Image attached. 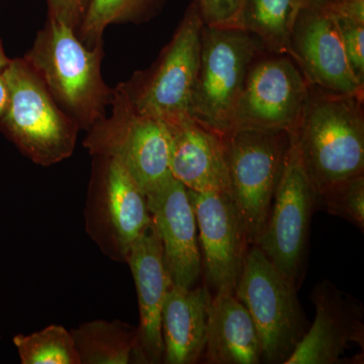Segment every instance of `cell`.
Wrapping results in <instances>:
<instances>
[{"label":"cell","instance_id":"6da1fadb","mask_svg":"<svg viewBox=\"0 0 364 364\" xmlns=\"http://www.w3.org/2000/svg\"><path fill=\"white\" fill-rule=\"evenodd\" d=\"M296 134L317 196L364 176L363 95L333 92L310 85Z\"/></svg>","mask_w":364,"mask_h":364},{"label":"cell","instance_id":"7a4b0ae2","mask_svg":"<svg viewBox=\"0 0 364 364\" xmlns=\"http://www.w3.org/2000/svg\"><path fill=\"white\" fill-rule=\"evenodd\" d=\"M102 44L88 49L71 26L49 18L25 59L60 109L88 131L105 117L112 90L102 76Z\"/></svg>","mask_w":364,"mask_h":364},{"label":"cell","instance_id":"3957f363","mask_svg":"<svg viewBox=\"0 0 364 364\" xmlns=\"http://www.w3.org/2000/svg\"><path fill=\"white\" fill-rule=\"evenodd\" d=\"M9 88V105L0 131L25 156L51 166L73 154L77 124L53 100L25 58L11 60L2 72Z\"/></svg>","mask_w":364,"mask_h":364},{"label":"cell","instance_id":"277c9868","mask_svg":"<svg viewBox=\"0 0 364 364\" xmlns=\"http://www.w3.org/2000/svg\"><path fill=\"white\" fill-rule=\"evenodd\" d=\"M265 52L259 39L241 28L203 23L200 68L189 116L228 136L236 130V111L249 69Z\"/></svg>","mask_w":364,"mask_h":364},{"label":"cell","instance_id":"5b68a950","mask_svg":"<svg viewBox=\"0 0 364 364\" xmlns=\"http://www.w3.org/2000/svg\"><path fill=\"white\" fill-rule=\"evenodd\" d=\"M235 296L256 326L262 363L286 364L310 328L298 289L257 246H251Z\"/></svg>","mask_w":364,"mask_h":364},{"label":"cell","instance_id":"8992f818","mask_svg":"<svg viewBox=\"0 0 364 364\" xmlns=\"http://www.w3.org/2000/svg\"><path fill=\"white\" fill-rule=\"evenodd\" d=\"M112 114L88 130L83 146L91 156L114 158L144 193L172 176L169 136L161 119L136 111L124 83L112 90Z\"/></svg>","mask_w":364,"mask_h":364},{"label":"cell","instance_id":"52a82bcc","mask_svg":"<svg viewBox=\"0 0 364 364\" xmlns=\"http://www.w3.org/2000/svg\"><path fill=\"white\" fill-rule=\"evenodd\" d=\"M85 231L107 258L126 263L132 245L152 225L145 193L117 159L93 156Z\"/></svg>","mask_w":364,"mask_h":364},{"label":"cell","instance_id":"ba28073f","mask_svg":"<svg viewBox=\"0 0 364 364\" xmlns=\"http://www.w3.org/2000/svg\"><path fill=\"white\" fill-rule=\"evenodd\" d=\"M230 196L257 244L279 186L291 133L240 129L226 136Z\"/></svg>","mask_w":364,"mask_h":364},{"label":"cell","instance_id":"9c48e42d","mask_svg":"<svg viewBox=\"0 0 364 364\" xmlns=\"http://www.w3.org/2000/svg\"><path fill=\"white\" fill-rule=\"evenodd\" d=\"M317 208V193L306 173L294 132L269 214L254 246L298 289L305 277L309 231Z\"/></svg>","mask_w":364,"mask_h":364},{"label":"cell","instance_id":"30bf717a","mask_svg":"<svg viewBox=\"0 0 364 364\" xmlns=\"http://www.w3.org/2000/svg\"><path fill=\"white\" fill-rule=\"evenodd\" d=\"M203 26L200 7L193 0L156 65L136 75L133 82L124 83L136 111L163 121L189 116L200 68Z\"/></svg>","mask_w":364,"mask_h":364},{"label":"cell","instance_id":"8fae6325","mask_svg":"<svg viewBox=\"0 0 364 364\" xmlns=\"http://www.w3.org/2000/svg\"><path fill=\"white\" fill-rule=\"evenodd\" d=\"M265 52L249 69L237 105L236 130L294 133L305 112L310 83L291 57L273 53L265 57Z\"/></svg>","mask_w":364,"mask_h":364},{"label":"cell","instance_id":"7c38bea8","mask_svg":"<svg viewBox=\"0 0 364 364\" xmlns=\"http://www.w3.org/2000/svg\"><path fill=\"white\" fill-rule=\"evenodd\" d=\"M195 212L202 272L215 293L236 289L251 247L243 218L231 196L189 191Z\"/></svg>","mask_w":364,"mask_h":364},{"label":"cell","instance_id":"4fadbf2b","mask_svg":"<svg viewBox=\"0 0 364 364\" xmlns=\"http://www.w3.org/2000/svg\"><path fill=\"white\" fill-rule=\"evenodd\" d=\"M291 59L312 85L333 92L363 95L347 59L336 18L323 0H306L291 37Z\"/></svg>","mask_w":364,"mask_h":364},{"label":"cell","instance_id":"5bb4252c","mask_svg":"<svg viewBox=\"0 0 364 364\" xmlns=\"http://www.w3.org/2000/svg\"><path fill=\"white\" fill-rule=\"evenodd\" d=\"M316 309L314 323L286 364L345 363L352 344L364 349V308L358 299L329 280L311 291Z\"/></svg>","mask_w":364,"mask_h":364},{"label":"cell","instance_id":"9a60e30c","mask_svg":"<svg viewBox=\"0 0 364 364\" xmlns=\"http://www.w3.org/2000/svg\"><path fill=\"white\" fill-rule=\"evenodd\" d=\"M145 196L172 284L195 287L202 274V257L188 188L170 176Z\"/></svg>","mask_w":364,"mask_h":364},{"label":"cell","instance_id":"2e32d148","mask_svg":"<svg viewBox=\"0 0 364 364\" xmlns=\"http://www.w3.org/2000/svg\"><path fill=\"white\" fill-rule=\"evenodd\" d=\"M169 136V169L189 191L230 195L226 136L191 116L164 121Z\"/></svg>","mask_w":364,"mask_h":364},{"label":"cell","instance_id":"e0dca14e","mask_svg":"<svg viewBox=\"0 0 364 364\" xmlns=\"http://www.w3.org/2000/svg\"><path fill=\"white\" fill-rule=\"evenodd\" d=\"M138 296L141 364L163 363L162 309L171 279L165 267L161 240L154 225L136 238L127 257Z\"/></svg>","mask_w":364,"mask_h":364},{"label":"cell","instance_id":"ac0fdd59","mask_svg":"<svg viewBox=\"0 0 364 364\" xmlns=\"http://www.w3.org/2000/svg\"><path fill=\"white\" fill-rule=\"evenodd\" d=\"M210 299L207 286L170 284L162 309L163 363L195 364L203 358Z\"/></svg>","mask_w":364,"mask_h":364},{"label":"cell","instance_id":"d6986e66","mask_svg":"<svg viewBox=\"0 0 364 364\" xmlns=\"http://www.w3.org/2000/svg\"><path fill=\"white\" fill-rule=\"evenodd\" d=\"M202 359L208 364L262 363L256 326L233 291H219L212 296Z\"/></svg>","mask_w":364,"mask_h":364},{"label":"cell","instance_id":"ffe728a7","mask_svg":"<svg viewBox=\"0 0 364 364\" xmlns=\"http://www.w3.org/2000/svg\"><path fill=\"white\" fill-rule=\"evenodd\" d=\"M70 332L81 364H141L136 326L117 318L93 320Z\"/></svg>","mask_w":364,"mask_h":364},{"label":"cell","instance_id":"44dd1931","mask_svg":"<svg viewBox=\"0 0 364 364\" xmlns=\"http://www.w3.org/2000/svg\"><path fill=\"white\" fill-rule=\"evenodd\" d=\"M306 0H246L242 28L259 39L265 51L291 58V37Z\"/></svg>","mask_w":364,"mask_h":364},{"label":"cell","instance_id":"7402d4cb","mask_svg":"<svg viewBox=\"0 0 364 364\" xmlns=\"http://www.w3.org/2000/svg\"><path fill=\"white\" fill-rule=\"evenodd\" d=\"M14 344L23 364H81L71 332L61 325L16 335Z\"/></svg>","mask_w":364,"mask_h":364},{"label":"cell","instance_id":"603a6c76","mask_svg":"<svg viewBox=\"0 0 364 364\" xmlns=\"http://www.w3.org/2000/svg\"><path fill=\"white\" fill-rule=\"evenodd\" d=\"M151 2L152 0H90L79 26V40L88 49L102 45V35L107 26L140 18Z\"/></svg>","mask_w":364,"mask_h":364},{"label":"cell","instance_id":"cb8c5ba5","mask_svg":"<svg viewBox=\"0 0 364 364\" xmlns=\"http://www.w3.org/2000/svg\"><path fill=\"white\" fill-rule=\"evenodd\" d=\"M336 18L353 75L364 85V0H323Z\"/></svg>","mask_w":364,"mask_h":364},{"label":"cell","instance_id":"d4e9b609","mask_svg":"<svg viewBox=\"0 0 364 364\" xmlns=\"http://www.w3.org/2000/svg\"><path fill=\"white\" fill-rule=\"evenodd\" d=\"M317 207L364 230V176L341 182L317 196Z\"/></svg>","mask_w":364,"mask_h":364},{"label":"cell","instance_id":"484cf974","mask_svg":"<svg viewBox=\"0 0 364 364\" xmlns=\"http://www.w3.org/2000/svg\"><path fill=\"white\" fill-rule=\"evenodd\" d=\"M203 23L215 28H242L246 0H196Z\"/></svg>","mask_w":364,"mask_h":364},{"label":"cell","instance_id":"4316f807","mask_svg":"<svg viewBox=\"0 0 364 364\" xmlns=\"http://www.w3.org/2000/svg\"><path fill=\"white\" fill-rule=\"evenodd\" d=\"M50 18L77 30L82 23L90 0H48Z\"/></svg>","mask_w":364,"mask_h":364},{"label":"cell","instance_id":"83f0119b","mask_svg":"<svg viewBox=\"0 0 364 364\" xmlns=\"http://www.w3.org/2000/svg\"><path fill=\"white\" fill-rule=\"evenodd\" d=\"M9 88L2 74H0V119L4 117L9 105Z\"/></svg>","mask_w":364,"mask_h":364},{"label":"cell","instance_id":"f1b7e54d","mask_svg":"<svg viewBox=\"0 0 364 364\" xmlns=\"http://www.w3.org/2000/svg\"><path fill=\"white\" fill-rule=\"evenodd\" d=\"M9 62H11V59L7 58L4 47H2L1 39H0V74L6 68Z\"/></svg>","mask_w":364,"mask_h":364},{"label":"cell","instance_id":"f546056e","mask_svg":"<svg viewBox=\"0 0 364 364\" xmlns=\"http://www.w3.org/2000/svg\"><path fill=\"white\" fill-rule=\"evenodd\" d=\"M339 1H351V0H339Z\"/></svg>","mask_w":364,"mask_h":364}]
</instances>
